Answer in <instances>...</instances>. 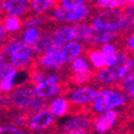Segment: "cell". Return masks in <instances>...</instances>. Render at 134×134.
Segmentation results:
<instances>
[{
  "label": "cell",
  "instance_id": "1",
  "mask_svg": "<svg viewBox=\"0 0 134 134\" xmlns=\"http://www.w3.org/2000/svg\"><path fill=\"white\" fill-rule=\"evenodd\" d=\"M122 9H104L101 12H99L91 20L90 26L93 30H110L119 32L120 24L122 17H124Z\"/></svg>",
  "mask_w": 134,
  "mask_h": 134
},
{
  "label": "cell",
  "instance_id": "2",
  "mask_svg": "<svg viewBox=\"0 0 134 134\" xmlns=\"http://www.w3.org/2000/svg\"><path fill=\"white\" fill-rule=\"evenodd\" d=\"M7 99V104L12 105L15 108L26 110L27 107L32 103V101L37 98L35 86H20L13 88L8 94H3Z\"/></svg>",
  "mask_w": 134,
  "mask_h": 134
},
{
  "label": "cell",
  "instance_id": "3",
  "mask_svg": "<svg viewBox=\"0 0 134 134\" xmlns=\"http://www.w3.org/2000/svg\"><path fill=\"white\" fill-rule=\"evenodd\" d=\"M89 13V8L83 3L73 9H64L60 5H54L51 18L59 23H80L81 20L87 17Z\"/></svg>",
  "mask_w": 134,
  "mask_h": 134
},
{
  "label": "cell",
  "instance_id": "4",
  "mask_svg": "<svg viewBox=\"0 0 134 134\" xmlns=\"http://www.w3.org/2000/svg\"><path fill=\"white\" fill-rule=\"evenodd\" d=\"M54 115L49 108H42L28 118L27 127L30 131L41 132L48 129L54 124Z\"/></svg>",
  "mask_w": 134,
  "mask_h": 134
},
{
  "label": "cell",
  "instance_id": "5",
  "mask_svg": "<svg viewBox=\"0 0 134 134\" xmlns=\"http://www.w3.org/2000/svg\"><path fill=\"white\" fill-rule=\"evenodd\" d=\"M92 126V119L84 115H76L66 120L62 126V132L70 134H84L90 132Z\"/></svg>",
  "mask_w": 134,
  "mask_h": 134
},
{
  "label": "cell",
  "instance_id": "6",
  "mask_svg": "<svg viewBox=\"0 0 134 134\" xmlns=\"http://www.w3.org/2000/svg\"><path fill=\"white\" fill-rule=\"evenodd\" d=\"M127 101V98L125 97V94L122 93V91H118V90H114L106 100L104 101L97 103V104H90V109L91 111L93 110L94 114H102L106 110L109 109H114L117 108L121 105H124Z\"/></svg>",
  "mask_w": 134,
  "mask_h": 134
},
{
  "label": "cell",
  "instance_id": "7",
  "mask_svg": "<svg viewBox=\"0 0 134 134\" xmlns=\"http://www.w3.org/2000/svg\"><path fill=\"white\" fill-rule=\"evenodd\" d=\"M118 116H119V113L118 110H116V108L106 110L102 114H99L92 120L93 130L98 133H104L109 131L116 124Z\"/></svg>",
  "mask_w": 134,
  "mask_h": 134
},
{
  "label": "cell",
  "instance_id": "8",
  "mask_svg": "<svg viewBox=\"0 0 134 134\" xmlns=\"http://www.w3.org/2000/svg\"><path fill=\"white\" fill-rule=\"evenodd\" d=\"M124 66H105L98 70L93 79L101 85H115L122 77Z\"/></svg>",
  "mask_w": 134,
  "mask_h": 134
},
{
  "label": "cell",
  "instance_id": "9",
  "mask_svg": "<svg viewBox=\"0 0 134 134\" xmlns=\"http://www.w3.org/2000/svg\"><path fill=\"white\" fill-rule=\"evenodd\" d=\"M65 63L61 51L59 52H46L39 55L36 60V64L40 68H44L46 70H56L59 69Z\"/></svg>",
  "mask_w": 134,
  "mask_h": 134
},
{
  "label": "cell",
  "instance_id": "10",
  "mask_svg": "<svg viewBox=\"0 0 134 134\" xmlns=\"http://www.w3.org/2000/svg\"><path fill=\"white\" fill-rule=\"evenodd\" d=\"M96 89L89 86H82L74 89L69 96V101L71 105H84L91 101L96 93Z\"/></svg>",
  "mask_w": 134,
  "mask_h": 134
},
{
  "label": "cell",
  "instance_id": "11",
  "mask_svg": "<svg viewBox=\"0 0 134 134\" xmlns=\"http://www.w3.org/2000/svg\"><path fill=\"white\" fill-rule=\"evenodd\" d=\"M28 5V0H4L1 5V10L7 15L20 16L26 13Z\"/></svg>",
  "mask_w": 134,
  "mask_h": 134
},
{
  "label": "cell",
  "instance_id": "12",
  "mask_svg": "<svg viewBox=\"0 0 134 134\" xmlns=\"http://www.w3.org/2000/svg\"><path fill=\"white\" fill-rule=\"evenodd\" d=\"M63 88H64L63 85L51 84L46 81H42L41 83H39L35 86L37 96L44 98V99H49L56 94H61L63 91Z\"/></svg>",
  "mask_w": 134,
  "mask_h": 134
},
{
  "label": "cell",
  "instance_id": "13",
  "mask_svg": "<svg viewBox=\"0 0 134 134\" xmlns=\"http://www.w3.org/2000/svg\"><path fill=\"white\" fill-rule=\"evenodd\" d=\"M116 31L110 30H100L96 31L93 30L89 37L85 40L86 43L90 44V45H102L105 43H110L116 38Z\"/></svg>",
  "mask_w": 134,
  "mask_h": 134
},
{
  "label": "cell",
  "instance_id": "14",
  "mask_svg": "<svg viewBox=\"0 0 134 134\" xmlns=\"http://www.w3.org/2000/svg\"><path fill=\"white\" fill-rule=\"evenodd\" d=\"M75 37V29L74 26H64L62 28L56 29L52 33V39L54 42L64 45V44L69 43L70 41H73Z\"/></svg>",
  "mask_w": 134,
  "mask_h": 134
},
{
  "label": "cell",
  "instance_id": "15",
  "mask_svg": "<svg viewBox=\"0 0 134 134\" xmlns=\"http://www.w3.org/2000/svg\"><path fill=\"white\" fill-rule=\"evenodd\" d=\"M83 46L79 41H70L69 43L64 44L61 48V54L63 56V59L65 61V63L72 62V60L74 58H76L77 56H80L81 53L83 52Z\"/></svg>",
  "mask_w": 134,
  "mask_h": 134
},
{
  "label": "cell",
  "instance_id": "16",
  "mask_svg": "<svg viewBox=\"0 0 134 134\" xmlns=\"http://www.w3.org/2000/svg\"><path fill=\"white\" fill-rule=\"evenodd\" d=\"M70 104L71 103L68 99L62 98V97H58V98L54 99L49 103L48 108L55 117H62L69 111Z\"/></svg>",
  "mask_w": 134,
  "mask_h": 134
},
{
  "label": "cell",
  "instance_id": "17",
  "mask_svg": "<svg viewBox=\"0 0 134 134\" xmlns=\"http://www.w3.org/2000/svg\"><path fill=\"white\" fill-rule=\"evenodd\" d=\"M57 1L58 0H31L30 10L35 14H42L52 7L56 5Z\"/></svg>",
  "mask_w": 134,
  "mask_h": 134
},
{
  "label": "cell",
  "instance_id": "18",
  "mask_svg": "<svg viewBox=\"0 0 134 134\" xmlns=\"http://www.w3.org/2000/svg\"><path fill=\"white\" fill-rule=\"evenodd\" d=\"M87 56H88V60L90 61V63L93 65V68H96L97 70L103 69L106 66L105 57L100 49L99 51L98 49H89L87 52Z\"/></svg>",
  "mask_w": 134,
  "mask_h": 134
},
{
  "label": "cell",
  "instance_id": "19",
  "mask_svg": "<svg viewBox=\"0 0 134 134\" xmlns=\"http://www.w3.org/2000/svg\"><path fill=\"white\" fill-rule=\"evenodd\" d=\"M17 74V69L13 68L11 71H9L5 75L1 76L0 79V90L2 93H8L13 89L14 86V79Z\"/></svg>",
  "mask_w": 134,
  "mask_h": 134
},
{
  "label": "cell",
  "instance_id": "20",
  "mask_svg": "<svg viewBox=\"0 0 134 134\" xmlns=\"http://www.w3.org/2000/svg\"><path fill=\"white\" fill-rule=\"evenodd\" d=\"M52 43H53L52 36H46V35L41 36L35 43L31 44L32 49H33V54L41 55L43 53H46Z\"/></svg>",
  "mask_w": 134,
  "mask_h": 134
},
{
  "label": "cell",
  "instance_id": "21",
  "mask_svg": "<svg viewBox=\"0 0 134 134\" xmlns=\"http://www.w3.org/2000/svg\"><path fill=\"white\" fill-rule=\"evenodd\" d=\"M2 23L9 33H14L18 31L21 27H24V21L18 16L15 15H8L2 19Z\"/></svg>",
  "mask_w": 134,
  "mask_h": 134
},
{
  "label": "cell",
  "instance_id": "22",
  "mask_svg": "<svg viewBox=\"0 0 134 134\" xmlns=\"http://www.w3.org/2000/svg\"><path fill=\"white\" fill-rule=\"evenodd\" d=\"M94 77V73H92L90 70L85 71V72H72L70 75V81L72 84L75 85H84L85 83L89 82Z\"/></svg>",
  "mask_w": 134,
  "mask_h": 134
},
{
  "label": "cell",
  "instance_id": "23",
  "mask_svg": "<svg viewBox=\"0 0 134 134\" xmlns=\"http://www.w3.org/2000/svg\"><path fill=\"white\" fill-rule=\"evenodd\" d=\"M74 29H75V37L74 40L75 41H85L89 35L93 31V29L91 28V26H87L85 24H79L75 23L74 25Z\"/></svg>",
  "mask_w": 134,
  "mask_h": 134
},
{
  "label": "cell",
  "instance_id": "24",
  "mask_svg": "<svg viewBox=\"0 0 134 134\" xmlns=\"http://www.w3.org/2000/svg\"><path fill=\"white\" fill-rule=\"evenodd\" d=\"M128 2L127 0H96L94 5L98 9H116L122 8Z\"/></svg>",
  "mask_w": 134,
  "mask_h": 134
},
{
  "label": "cell",
  "instance_id": "25",
  "mask_svg": "<svg viewBox=\"0 0 134 134\" xmlns=\"http://www.w3.org/2000/svg\"><path fill=\"white\" fill-rule=\"evenodd\" d=\"M40 31L37 29V27H30V28H25L24 32L21 33V40L25 43L28 44H33L39 38H40Z\"/></svg>",
  "mask_w": 134,
  "mask_h": 134
},
{
  "label": "cell",
  "instance_id": "26",
  "mask_svg": "<svg viewBox=\"0 0 134 134\" xmlns=\"http://www.w3.org/2000/svg\"><path fill=\"white\" fill-rule=\"evenodd\" d=\"M89 70V64L87 59L82 56H77L71 62V71L72 72H85Z\"/></svg>",
  "mask_w": 134,
  "mask_h": 134
},
{
  "label": "cell",
  "instance_id": "27",
  "mask_svg": "<svg viewBox=\"0 0 134 134\" xmlns=\"http://www.w3.org/2000/svg\"><path fill=\"white\" fill-rule=\"evenodd\" d=\"M45 74H44L43 71H41V68L40 66H38L36 64L35 68L30 69V72H29V81H30V84L36 86L37 84L41 83L42 81H44V79H45Z\"/></svg>",
  "mask_w": 134,
  "mask_h": 134
},
{
  "label": "cell",
  "instance_id": "28",
  "mask_svg": "<svg viewBox=\"0 0 134 134\" xmlns=\"http://www.w3.org/2000/svg\"><path fill=\"white\" fill-rule=\"evenodd\" d=\"M46 105V99L44 98H41V97H38L33 100L32 103L27 107V109L25 110L26 114H30V113H37L38 110L44 108Z\"/></svg>",
  "mask_w": 134,
  "mask_h": 134
},
{
  "label": "cell",
  "instance_id": "29",
  "mask_svg": "<svg viewBox=\"0 0 134 134\" xmlns=\"http://www.w3.org/2000/svg\"><path fill=\"white\" fill-rule=\"evenodd\" d=\"M114 89H99V90L96 91L93 98L91 99L90 101V104H97V103H100L106 100L111 93H113Z\"/></svg>",
  "mask_w": 134,
  "mask_h": 134
},
{
  "label": "cell",
  "instance_id": "30",
  "mask_svg": "<svg viewBox=\"0 0 134 134\" xmlns=\"http://www.w3.org/2000/svg\"><path fill=\"white\" fill-rule=\"evenodd\" d=\"M121 80H134V57L130 58L124 65Z\"/></svg>",
  "mask_w": 134,
  "mask_h": 134
},
{
  "label": "cell",
  "instance_id": "31",
  "mask_svg": "<svg viewBox=\"0 0 134 134\" xmlns=\"http://www.w3.org/2000/svg\"><path fill=\"white\" fill-rule=\"evenodd\" d=\"M43 18L42 16H40L39 14H36L33 16H29L25 19L24 21V27L25 28H30V27H38L40 25H42L43 23Z\"/></svg>",
  "mask_w": 134,
  "mask_h": 134
},
{
  "label": "cell",
  "instance_id": "32",
  "mask_svg": "<svg viewBox=\"0 0 134 134\" xmlns=\"http://www.w3.org/2000/svg\"><path fill=\"white\" fill-rule=\"evenodd\" d=\"M85 1L86 0H58L56 4L60 5L64 9H73L85 3Z\"/></svg>",
  "mask_w": 134,
  "mask_h": 134
},
{
  "label": "cell",
  "instance_id": "33",
  "mask_svg": "<svg viewBox=\"0 0 134 134\" xmlns=\"http://www.w3.org/2000/svg\"><path fill=\"white\" fill-rule=\"evenodd\" d=\"M116 56H117V64H116V66H124L127 63V61L130 59L129 58V53L127 51H125V49L117 51Z\"/></svg>",
  "mask_w": 134,
  "mask_h": 134
},
{
  "label": "cell",
  "instance_id": "34",
  "mask_svg": "<svg viewBox=\"0 0 134 134\" xmlns=\"http://www.w3.org/2000/svg\"><path fill=\"white\" fill-rule=\"evenodd\" d=\"M100 51L102 52V54L104 55V57H109V56L116 55V53H117L116 47H115L111 43H105V44H102V45H101V48H100Z\"/></svg>",
  "mask_w": 134,
  "mask_h": 134
},
{
  "label": "cell",
  "instance_id": "35",
  "mask_svg": "<svg viewBox=\"0 0 134 134\" xmlns=\"http://www.w3.org/2000/svg\"><path fill=\"white\" fill-rule=\"evenodd\" d=\"M0 133H2V134H21L23 131L18 130V128L16 126L7 125V126H1V128H0Z\"/></svg>",
  "mask_w": 134,
  "mask_h": 134
},
{
  "label": "cell",
  "instance_id": "36",
  "mask_svg": "<svg viewBox=\"0 0 134 134\" xmlns=\"http://www.w3.org/2000/svg\"><path fill=\"white\" fill-rule=\"evenodd\" d=\"M13 68H14L13 64L11 63L10 61H3V62H1V63H0V77L5 75L9 71H11Z\"/></svg>",
  "mask_w": 134,
  "mask_h": 134
},
{
  "label": "cell",
  "instance_id": "37",
  "mask_svg": "<svg viewBox=\"0 0 134 134\" xmlns=\"http://www.w3.org/2000/svg\"><path fill=\"white\" fill-rule=\"evenodd\" d=\"M44 81H46L51 84H59L60 82V75L58 73H53V74H48L45 76Z\"/></svg>",
  "mask_w": 134,
  "mask_h": 134
},
{
  "label": "cell",
  "instance_id": "38",
  "mask_svg": "<svg viewBox=\"0 0 134 134\" xmlns=\"http://www.w3.org/2000/svg\"><path fill=\"white\" fill-rule=\"evenodd\" d=\"M126 46H127V49L134 53V32H132L131 35L128 37L127 41H126Z\"/></svg>",
  "mask_w": 134,
  "mask_h": 134
},
{
  "label": "cell",
  "instance_id": "39",
  "mask_svg": "<svg viewBox=\"0 0 134 134\" xmlns=\"http://www.w3.org/2000/svg\"><path fill=\"white\" fill-rule=\"evenodd\" d=\"M105 61H106V66H116L117 56L113 55V56H109V57H105Z\"/></svg>",
  "mask_w": 134,
  "mask_h": 134
},
{
  "label": "cell",
  "instance_id": "40",
  "mask_svg": "<svg viewBox=\"0 0 134 134\" xmlns=\"http://www.w3.org/2000/svg\"><path fill=\"white\" fill-rule=\"evenodd\" d=\"M5 32H8V31L4 27V24L1 21V24H0V38H1L2 42H3V39H4V36H5Z\"/></svg>",
  "mask_w": 134,
  "mask_h": 134
},
{
  "label": "cell",
  "instance_id": "41",
  "mask_svg": "<svg viewBox=\"0 0 134 134\" xmlns=\"http://www.w3.org/2000/svg\"><path fill=\"white\" fill-rule=\"evenodd\" d=\"M126 94H128V97H129L130 99H133V100H134V82H133L132 86L130 87L129 91H128V92H127Z\"/></svg>",
  "mask_w": 134,
  "mask_h": 134
},
{
  "label": "cell",
  "instance_id": "42",
  "mask_svg": "<svg viewBox=\"0 0 134 134\" xmlns=\"http://www.w3.org/2000/svg\"><path fill=\"white\" fill-rule=\"evenodd\" d=\"M131 119L134 121V108L131 110Z\"/></svg>",
  "mask_w": 134,
  "mask_h": 134
},
{
  "label": "cell",
  "instance_id": "43",
  "mask_svg": "<svg viewBox=\"0 0 134 134\" xmlns=\"http://www.w3.org/2000/svg\"><path fill=\"white\" fill-rule=\"evenodd\" d=\"M128 3H134V0H127Z\"/></svg>",
  "mask_w": 134,
  "mask_h": 134
},
{
  "label": "cell",
  "instance_id": "44",
  "mask_svg": "<svg viewBox=\"0 0 134 134\" xmlns=\"http://www.w3.org/2000/svg\"><path fill=\"white\" fill-rule=\"evenodd\" d=\"M132 21H133V25H134V15L132 16Z\"/></svg>",
  "mask_w": 134,
  "mask_h": 134
}]
</instances>
